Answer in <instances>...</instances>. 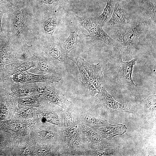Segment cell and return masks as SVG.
<instances>
[{
  "label": "cell",
  "instance_id": "cell-14",
  "mask_svg": "<svg viewBox=\"0 0 156 156\" xmlns=\"http://www.w3.org/2000/svg\"><path fill=\"white\" fill-rule=\"evenodd\" d=\"M77 118L75 120L78 125H84L96 131L108 124L107 120L96 118L84 111L79 112Z\"/></svg>",
  "mask_w": 156,
  "mask_h": 156
},
{
  "label": "cell",
  "instance_id": "cell-24",
  "mask_svg": "<svg viewBox=\"0 0 156 156\" xmlns=\"http://www.w3.org/2000/svg\"><path fill=\"white\" fill-rule=\"evenodd\" d=\"M19 103L21 105L37 104L39 102V98L38 97L22 98L19 99Z\"/></svg>",
  "mask_w": 156,
  "mask_h": 156
},
{
  "label": "cell",
  "instance_id": "cell-4",
  "mask_svg": "<svg viewBox=\"0 0 156 156\" xmlns=\"http://www.w3.org/2000/svg\"><path fill=\"white\" fill-rule=\"evenodd\" d=\"M31 48L25 47L13 63L5 66L3 70L6 76L9 77L15 73L27 71L36 66V52Z\"/></svg>",
  "mask_w": 156,
  "mask_h": 156
},
{
  "label": "cell",
  "instance_id": "cell-23",
  "mask_svg": "<svg viewBox=\"0 0 156 156\" xmlns=\"http://www.w3.org/2000/svg\"><path fill=\"white\" fill-rule=\"evenodd\" d=\"M57 25V21L56 17H52L49 18L45 22L44 30L46 33L51 34L55 31Z\"/></svg>",
  "mask_w": 156,
  "mask_h": 156
},
{
  "label": "cell",
  "instance_id": "cell-7",
  "mask_svg": "<svg viewBox=\"0 0 156 156\" xmlns=\"http://www.w3.org/2000/svg\"><path fill=\"white\" fill-rule=\"evenodd\" d=\"M129 14L124 9L119 0H115L114 7L110 19L106 23L110 28L131 27Z\"/></svg>",
  "mask_w": 156,
  "mask_h": 156
},
{
  "label": "cell",
  "instance_id": "cell-2",
  "mask_svg": "<svg viewBox=\"0 0 156 156\" xmlns=\"http://www.w3.org/2000/svg\"><path fill=\"white\" fill-rule=\"evenodd\" d=\"M64 124L62 128L64 146L68 155H86V149L79 126L74 118L71 103L63 109Z\"/></svg>",
  "mask_w": 156,
  "mask_h": 156
},
{
  "label": "cell",
  "instance_id": "cell-19",
  "mask_svg": "<svg viewBox=\"0 0 156 156\" xmlns=\"http://www.w3.org/2000/svg\"><path fill=\"white\" fill-rule=\"evenodd\" d=\"M77 21L82 26L89 32L99 25L97 20V17L90 16L79 17L75 15Z\"/></svg>",
  "mask_w": 156,
  "mask_h": 156
},
{
  "label": "cell",
  "instance_id": "cell-8",
  "mask_svg": "<svg viewBox=\"0 0 156 156\" xmlns=\"http://www.w3.org/2000/svg\"><path fill=\"white\" fill-rule=\"evenodd\" d=\"M78 125L87 151L90 150L103 148L105 145V140L96 131L84 125Z\"/></svg>",
  "mask_w": 156,
  "mask_h": 156
},
{
  "label": "cell",
  "instance_id": "cell-3",
  "mask_svg": "<svg viewBox=\"0 0 156 156\" xmlns=\"http://www.w3.org/2000/svg\"><path fill=\"white\" fill-rule=\"evenodd\" d=\"M67 58L76 65L79 71L80 81L90 94L95 96L98 94L105 83L101 65L99 63L90 64L79 56L72 57L67 56Z\"/></svg>",
  "mask_w": 156,
  "mask_h": 156
},
{
  "label": "cell",
  "instance_id": "cell-12",
  "mask_svg": "<svg viewBox=\"0 0 156 156\" xmlns=\"http://www.w3.org/2000/svg\"><path fill=\"white\" fill-rule=\"evenodd\" d=\"M12 45L7 42H0V69L13 63L20 55Z\"/></svg>",
  "mask_w": 156,
  "mask_h": 156
},
{
  "label": "cell",
  "instance_id": "cell-1",
  "mask_svg": "<svg viewBox=\"0 0 156 156\" xmlns=\"http://www.w3.org/2000/svg\"><path fill=\"white\" fill-rule=\"evenodd\" d=\"M110 35L119 53L125 57L133 55L141 48L148 32V25L139 23L133 27L111 28Z\"/></svg>",
  "mask_w": 156,
  "mask_h": 156
},
{
  "label": "cell",
  "instance_id": "cell-15",
  "mask_svg": "<svg viewBox=\"0 0 156 156\" xmlns=\"http://www.w3.org/2000/svg\"><path fill=\"white\" fill-rule=\"evenodd\" d=\"M125 125L118 124L108 125L103 126L96 131L103 138L110 139L118 135H122L127 131Z\"/></svg>",
  "mask_w": 156,
  "mask_h": 156
},
{
  "label": "cell",
  "instance_id": "cell-6",
  "mask_svg": "<svg viewBox=\"0 0 156 156\" xmlns=\"http://www.w3.org/2000/svg\"><path fill=\"white\" fill-rule=\"evenodd\" d=\"M47 57L55 67L64 68L68 64L67 54L57 42L46 41L42 42L40 46Z\"/></svg>",
  "mask_w": 156,
  "mask_h": 156
},
{
  "label": "cell",
  "instance_id": "cell-21",
  "mask_svg": "<svg viewBox=\"0 0 156 156\" xmlns=\"http://www.w3.org/2000/svg\"><path fill=\"white\" fill-rule=\"evenodd\" d=\"M78 35L76 32H71L68 38L63 43V48L67 54L76 48L78 43Z\"/></svg>",
  "mask_w": 156,
  "mask_h": 156
},
{
  "label": "cell",
  "instance_id": "cell-16",
  "mask_svg": "<svg viewBox=\"0 0 156 156\" xmlns=\"http://www.w3.org/2000/svg\"><path fill=\"white\" fill-rule=\"evenodd\" d=\"M103 27L99 25L90 32L89 35H86V36L91 38L90 41L91 42L96 40H100L108 45L115 47V41L103 30Z\"/></svg>",
  "mask_w": 156,
  "mask_h": 156
},
{
  "label": "cell",
  "instance_id": "cell-13",
  "mask_svg": "<svg viewBox=\"0 0 156 156\" xmlns=\"http://www.w3.org/2000/svg\"><path fill=\"white\" fill-rule=\"evenodd\" d=\"M22 73L23 77L22 83H29L44 82L48 84L54 82L59 83L61 79L59 75L54 73L38 75L30 73L28 71Z\"/></svg>",
  "mask_w": 156,
  "mask_h": 156
},
{
  "label": "cell",
  "instance_id": "cell-27",
  "mask_svg": "<svg viewBox=\"0 0 156 156\" xmlns=\"http://www.w3.org/2000/svg\"><path fill=\"white\" fill-rule=\"evenodd\" d=\"M51 149L49 147L40 148L38 150V153L41 155H47L51 152Z\"/></svg>",
  "mask_w": 156,
  "mask_h": 156
},
{
  "label": "cell",
  "instance_id": "cell-5",
  "mask_svg": "<svg viewBox=\"0 0 156 156\" xmlns=\"http://www.w3.org/2000/svg\"><path fill=\"white\" fill-rule=\"evenodd\" d=\"M136 61L137 59L134 58L130 61H124L121 55L119 53L118 58L114 61L112 68L115 79L130 86L136 87L137 85L133 81L132 73Z\"/></svg>",
  "mask_w": 156,
  "mask_h": 156
},
{
  "label": "cell",
  "instance_id": "cell-9",
  "mask_svg": "<svg viewBox=\"0 0 156 156\" xmlns=\"http://www.w3.org/2000/svg\"><path fill=\"white\" fill-rule=\"evenodd\" d=\"M37 64L36 67L29 70L30 73L38 75H43L49 73L59 75V69L54 66L43 53L36 51Z\"/></svg>",
  "mask_w": 156,
  "mask_h": 156
},
{
  "label": "cell",
  "instance_id": "cell-29",
  "mask_svg": "<svg viewBox=\"0 0 156 156\" xmlns=\"http://www.w3.org/2000/svg\"><path fill=\"white\" fill-rule=\"evenodd\" d=\"M63 0L65 1H68L69 0Z\"/></svg>",
  "mask_w": 156,
  "mask_h": 156
},
{
  "label": "cell",
  "instance_id": "cell-25",
  "mask_svg": "<svg viewBox=\"0 0 156 156\" xmlns=\"http://www.w3.org/2000/svg\"><path fill=\"white\" fill-rule=\"evenodd\" d=\"M45 5H64L67 3L63 0H37Z\"/></svg>",
  "mask_w": 156,
  "mask_h": 156
},
{
  "label": "cell",
  "instance_id": "cell-17",
  "mask_svg": "<svg viewBox=\"0 0 156 156\" xmlns=\"http://www.w3.org/2000/svg\"><path fill=\"white\" fill-rule=\"evenodd\" d=\"M156 5L150 1L146 0L143 10V22L148 24L154 25L156 27Z\"/></svg>",
  "mask_w": 156,
  "mask_h": 156
},
{
  "label": "cell",
  "instance_id": "cell-28",
  "mask_svg": "<svg viewBox=\"0 0 156 156\" xmlns=\"http://www.w3.org/2000/svg\"><path fill=\"white\" fill-rule=\"evenodd\" d=\"M3 2H4L5 3V2H6V1H11L12 0H2Z\"/></svg>",
  "mask_w": 156,
  "mask_h": 156
},
{
  "label": "cell",
  "instance_id": "cell-11",
  "mask_svg": "<svg viewBox=\"0 0 156 156\" xmlns=\"http://www.w3.org/2000/svg\"><path fill=\"white\" fill-rule=\"evenodd\" d=\"M99 98L102 105L111 111L132 112L133 110L127 106L116 101L106 90L103 86L98 93Z\"/></svg>",
  "mask_w": 156,
  "mask_h": 156
},
{
  "label": "cell",
  "instance_id": "cell-20",
  "mask_svg": "<svg viewBox=\"0 0 156 156\" xmlns=\"http://www.w3.org/2000/svg\"><path fill=\"white\" fill-rule=\"evenodd\" d=\"M137 101L144 107L151 110H156V95L135 96Z\"/></svg>",
  "mask_w": 156,
  "mask_h": 156
},
{
  "label": "cell",
  "instance_id": "cell-26",
  "mask_svg": "<svg viewBox=\"0 0 156 156\" xmlns=\"http://www.w3.org/2000/svg\"><path fill=\"white\" fill-rule=\"evenodd\" d=\"M9 77L5 75L3 69H0V91L3 90Z\"/></svg>",
  "mask_w": 156,
  "mask_h": 156
},
{
  "label": "cell",
  "instance_id": "cell-18",
  "mask_svg": "<svg viewBox=\"0 0 156 156\" xmlns=\"http://www.w3.org/2000/svg\"><path fill=\"white\" fill-rule=\"evenodd\" d=\"M107 4L103 13L97 17L99 24L103 26L110 19L114 11L115 0H106Z\"/></svg>",
  "mask_w": 156,
  "mask_h": 156
},
{
  "label": "cell",
  "instance_id": "cell-22",
  "mask_svg": "<svg viewBox=\"0 0 156 156\" xmlns=\"http://www.w3.org/2000/svg\"><path fill=\"white\" fill-rule=\"evenodd\" d=\"M23 9L18 10L15 16L13 22V26L17 32H20L22 30L24 23L25 16Z\"/></svg>",
  "mask_w": 156,
  "mask_h": 156
},
{
  "label": "cell",
  "instance_id": "cell-10",
  "mask_svg": "<svg viewBox=\"0 0 156 156\" xmlns=\"http://www.w3.org/2000/svg\"><path fill=\"white\" fill-rule=\"evenodd\" d=\"M41 95L43 99L60 106L62 109L70 103L66 99L62 91L57 90L50 83L44 86Z\"/></svg>",
  "mask_w": 156,
  "mask_h": 156
}]
</instances>
